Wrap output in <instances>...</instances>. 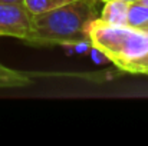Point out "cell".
I'll use <instances>...</instances> for the list:
<instances>
[{
  "label": "cell",
  "mask_w": 148,
  "mask_h": 146,
  "mask_svg": "<svg viewBox=\"0 0 148 146\" xmlns=\"http://www.w3.org/2000/svg\"><path fill=\"white\" fill-rule=\"evenodd\" d=\"M130 3L124 0H106L103 1V9L101 10L99 19L105 23L114 26H127Z\"/></svg>",
  "instance_id": "277c9868"
},
{
  "label": "cell",
  "mask_w": 148,
  "mask_h": 146,
  "mask_svg": "<svg viewBox=\"0 0 148 146\" xmlns=\"http://www.w3.org/2000/svg\"><path fill=\"white\" fill-rule=\"evenodd\" d=\"M99 1H106V0H99ZM124 1H128V3H132V1H138V0H124Z\"/></svg>",
  "instance_id": "30bf717a"
},
{
  "label": "cell",
  "mask_w": 148,
  "mask_h": 146,
  "mask_svg": "<svg viewBox=\"0 0 148 146\" xmlns=\"http://www.w3.org/2000/svg\"><path fill=\"white\" fill-rule=\"evenodd\" d=\"M97 1L75 0L32 16L26 42L33 45H79L88 42L86 26L97 17Z\"/></svg>",
  "instance_id": "6da1fadb"
},
{
  "label": "cell",
  "mask_w": 148,
  "mask_h": 146,
  "mask_svg": "<svg viewBox=\"0 0 148 146\" xmlns=\"http://www.w3.org/2000/svg\"><path fill=\"white\" fill-rule=\"evenodd\" d=\"M32 26V14L23 3H0V36L26 40Z\"/></svg>",
  "instance_id": "3957f363"
},
{
  "label": "cell",
  "mask_w": 148,
  "mask_h": 146,
  "mask_svg": "<svg viewBox=\"0 0 148 146\" xmlns=\"http://www.w3.org/2000/svg\"><path fill=\"white\" fill-rule=\"evenodd\" d=\"M130 32L131 27L128 26H114L95 17L86 26V39L92 48L115 63L121 56Z\"/></svg>",
  "instance_id": "7a4b0ae2"
},
{
  "label": "cell",
  "mask_w": 148,
  "mask_h": 146,
  "mask_svg": "<svg viewBox=\"0 0 148 146\" xmlns=\"http://www.w3.org/2000/svg\"><path fill=\"white\" fill-rule=\"evenodd\" d=\"M121 70L130 72V73H145V75H148V53L137 60L127 63Z\"/></svg>",
  "instance_id": "ba28073f"
},
{
  "label": "cell",
  "mask_w": 148,
  "mask_h": 146,
  "mask_svg": "<svg viewBox=\"0 0 148 146\" xmlns=\"http://www.w3.org/2000/svg\"><path fill=\"white\" fill-rule=\"evenodd\" d=\"M30 82H32V77L29 73L10 69L0 63V89L22 88V86H27Z\"/></svg>",
  "instance_id": "5b68a950"
},
{
  "label": "cell",
  "mask_w": 148,
  "mask_h": 146,
  "mask_svg": "<svg viewBox=\"0 0 148 146\" xmlns=\"http://www.w3.org/2000/svg\"><path fill=\"white\" fill-rule=\"evenodd\" d=\"M148 24V6L141 1H132L128 7L127 26L132 29L144 30Z\"/></svg>",
  "instance_id": "8992f818"
},
{
  "label": "cell",
  "mask_w": 148,
  "mask_h": 146,
  "mask_svg": "<svg viewBox=\"0 0 148 146\" xmlns=\"http://www.w3.org/2000/svg\"><path fill=\"white\" fill-rule=\"evenodd\" d=\"M144 32H145V33H147V35H148V24H147V26H145V29H144Z\"/></svg>",
  "instance_id": "7c38bea8"
},
{
  "label": "cell",
  "mask_w": 148,
  "mask_h": 146,
  "mask_svg": "<svg viewBox=\"0 0 148 146\" xmlns=\"http://www.w3.org/2000/svg\"><path fill=\"white\" fill-rule=\"evenodd\" d=\"M72 1H75V0H23V4L27 9V12L32 16H35V14L49 12L52 9L60 7V6L72 3Z\"/></svg>",
  "instance_id": "52a82bcc"
},
{
  "label": "cell",
  "mask_w": 148,
  "mask_h": 146,
  "mask_svg": "<svg viewBox=\"0 0 148 146\" xmlns=\"http://www.w3.org/2000/svg\"><path fill=\"white\" fill-rule=\"evenodd\" d=\"M138 1H141V3H144V4H147L148 6V0H138Z\"/></svg>",
  "instance_id": "8fae6325"
},
{
  "label": "cell",
  "mask_w": 148,
  "mask_h": 146,
  "mask_svg": "<svg viewBox=\"0 0 148 146\" xmlns=\"http://www.w3.org/2000/svg\"><path fill=\"white\" fill-rule=\"evenodd\" d=\"M0 3H23V0H0Z\"/></svg>",
  "instance_id": "9c48e42d"
}]
</instances>
